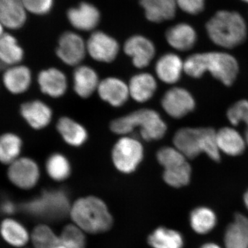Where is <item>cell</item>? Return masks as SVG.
Wrapping results in <instances>:
<instances>
[{"label":"cell","mask_w":248,"mask_h":248,"mask_svg":"<svg viewBox=\"0 0 248 248\" xmlns=\"http://www.w3.org/2000/svg\"><path fill=\"white\" fill-rule=\"evenodd\" d=\"M184 71L193 78H200L206 72L226 86L234 83L239 72L236 59L223 52H208L190 55L184 62Z\"/></svg>","instance_id":"obj_1"},{"label":"cell","mask_w":248,"mask_h":248,"mask_svg":"<svg viewBox=\"0 0 248 248\" xmlns=\"http://www.w3.org/2000/svg\"><path fill=\"white\" fill-rule=\"evenodd\" d=\"M110 130L117 135L126 136L140 128L141 138L146 141L161 140L167 132V125L155 110L142 108L119 117L110 123Z\"/></svg>","instance_id":"obj_2"},{"label":"cell","mask_w":248,"mask_h":248,"mask_svg":"<svg viewBox=\"0 0 248 248\" xmlns=\"http://www.w3.org/2000/svg\"><path fill=\"white\" fill-rule=\"evenodd\" d=\"M205 29L212 42L222 48H234L247 38L246 21L235 11H218L207 22Z\"/></svg>","instance_id":"obj_3"},{"label":"cell","mask_w":248,"mask_h":248,"mask_svg":"<svg viewBox=\"0 0 248 248\" xmlns=\"http://www.w3.org/2000/svg\"><path fill=\"white\" fill-rule=\"evenodd\" d=\"M70 215L74 224L90 234L105 232L110 229L113 223L106 203L95 197L77 200L71 205Z\"/></svg>","instance_id":"obj_4"},{"label":"cell","mask_w":248,"mask_h":248,"mask_svg":"<svg viewBox=\"0 0 248 248\" xmlns=\"http://www.w3.org/2000/svg\"><path fill=\"white\" fill-rule=\"evenodd\" d=\"M173 143L187 159H195L204 153L210 159L219 161L216 131L212 128H183L174 134Z\"/></svg>","instance_id":"obj_5"},{"label":"cell","mask_w":248,"mask_h":248,"mask_svg":"<svg viewBox=\"0 0 248 248\" xmlns=\"http://www.w3.org/2000/svg\"><path fill=\"white\" fill-rule=\"evenodd\" d=\"M26 213L48 220H59L71 211V205L63 190H45L40 197L21 205Z\"/></svg>","instance_id":"obj_6"},{"label":"cell","mask_w":248,"mask_h":248,"mask_svg":"<svg viewBox=\"0 0 248 248\" xmlns=\"http://www.w3.org/2000/svg\"><path fill=\"white\" fill-rule=\"evenodd\" d=\"M144 156V149L137 139L123 136L112 148V160L120 172L130 174L136 170Z\"/></svg>","instance_id":"obj_7"},{"label":"cell","mask_w":248,"mask_h":248,"mask_svg":"<svg viewBox=\"0 0 248 248\" xmlns=\"http://www.w3.org/2000/svg\"><path fill=\"white\" fill-rule=\"evenodd\" d=\"M10 182L19 188L29 190L37 185L40 177V170L35 160L20 156L9 165L7 171Z\"/></svg>","instance_id":"obj_8"},{"label":"cell","mask_w":248,"mask_h":248,"mask_svg":"<svg viewBox=\"0 0 248 248\" xmlns=\"http://www.w3.org/2000/svg\"><path fill=\"white\" fill-rule=\"evenodd\" d=\"M161 107L165 112L174 119H181L195 110L193 96L187 90L174 87L165 93L161 99Z\"/></svg>","instance_id":"obj_9"},{"label":"cell","mask_w":248,"mask_h":248,"mask_svg":"<svg viewBox=\"0 0 248 248\" xmlns=\"http://www.w3.org/2000/svg\"><path fill=\"white\" fill-rule=\"evenodd\" d=\"M86 45L78 34L71 31L63 32L59 40L57 55L68 66H78L86 57Z\"/></svg>","instance_id":"obj_10"},{"label":"cell","mask_w":248,"mask_h":248,"mask_svg":"<svg viewBox=\"0 0 248 248\" xmlns=\"http://www.w3.org/2000/svg\"><path fill=\"white\" fill-rule=\"evenodd\" d=\"M86 49L90 56L99 62L111 63L117 58L120 45L113 37L102 31H96L89 37Z\"/></svg>","instance_id":"obj_11"},{"label":"cell","mask_w":248,"mask_h":248,"mask_svg":"<svg viewBox=\"0 0 248 248\" xmlns=\"http://www.w3.org/2000/svg\"><path fill=\"white\" fill-rule=\"evenodd\" d=\"M124 50L132 59L134 66L140 69L146 68L151 63L156 52L153 42L140 35L132 36L125 41Z\"/></svg>","instance_id":"obj_12"},{"label":"cell","mask_w":248,"mask_h":248,"mask_svg":"<svg viewBox=\"0 0 248 248\" xmlns=\"http://www.w3.org/2000/svg\"><path fill=\"white\" fill-rule=\"evenodd\" d=\"M67 18L76 29L89 31L97 27L100 22L101 14L94 5L82 1L76 7L68 10Z\"/></svg>","instance_id":"obj_13"},{"label":"cell","mask_w":248,"mask_h":248,"mask_svg":"<svg viewBox=\"0 0 248 248\" xmlns=\"http://www.w3.org/2000/svg\"><path fill=\"white\" fill-rule=\"evenodd\" d=\"M97 91L103 101L115 108L124 106L130 97L128 84L113 77L100 81Z\"/></svg>","instance_id":"obj_14"},{"label":"cell","mask_w":248,"mask_h":248,"mask_svg":"<svg viewBox=\"0 0 248 248\" xmlns=\"http://www.w3.org/2000/svg\"><path fill=\"white\" fill-rule=\"evenodd\" d=\"M21 115L26 122L35 130L48 126L53 118V112L48 104L40 100L24 103L20 108Z\"/></svg>","instance_id":"obj_15"},{"label":"cell","mask_w":248,"mask_h":248,"mask_svg":"<svg viewBox=\"0 0 248 248\" xmlns=\"http://www.w3.org/2000/svg\"><path fill=\"white\" fill-rule=\"evenodd\" d=\"M32 78L29 67L19 63L8 67L3 72L2 83L11 94H22L30 89Z\"/></svg>","instance_id":"obj_16"},{"label":"cell","mask_w":248,"mask_h":248,"mask_svg":"<svg viewBox=\"0 0 248 248\" xmlns=\"http://www.w3.org/2000/svg\"><path fill=\"white\" fill-rule=\"evenodd\" d=\"M37 83L41 91L50 97H61L68 89L66 76L56 68L41 71L37 76Z\"/></svg>","instance_id":"obj_17"},{"label":"cell","mask_w":248,"mask_h":248,"mask_svg":"<svg viewBox=\"0 0 248 248\" xmlns=\"http://www.w3.org/2000/svg\"><path fill=\"white\" fill-rule=\"evenodd\" d=\"M184 71V62L177 54H164L156 62L155 73L165 84H173L181 79Z\"/></svg>","instance_id":"obj_18"},{"label":"cell","mask_w":248,"mask_h":248,"mask_svg":"<svg viewBox=\"0 0 248 248\" xmlns=\"http://www.w3.org/2000/svg\"><path fill=\"white\" fill-rule=\"evenodd\" d=\"M27 11L22 0H0V23L11 30L20 29L27 21Z\"/></svg>","instance_id":"obj_19"},{"label":"cell","mask_w":248,"mask_h":248,"mask_svg":"<svg viewBox=\"0 0 248 248\" xmlns=\"http://www.w3.org/2000/svg\"><path fill=\"white\" fill-rule=\"evenodd\" d=\"M166 38L173 48L179 51H187L195 45L197 34L190 24L179 23L166 31Z\"/></svg>","instance_id":"obj_20"},{"label":"cell","mask_w":248,"mask_h":248,"mask_svg":"<svg viewBox=\"0 0 248 248\" xmlns=\"http://www.w3.org/2000/svg\"><path fill=\"white\" fill-rule=\"evenodd\" d=\"M128 86L130 97L139 103L151 100L157 89L154 76L148 73H139L132 77Z\"/></svg>","instance_id":"obj_21"},{"label":"cell","mask_w":248,"mask_h":248,"mask_svg":"<svg viewBox=\"0 0 248 248\" xmlns=\"http://www.w3.org/2000/svg\"><path fill=\"white\" fill-rule=\"evenodd\" d=\"M100 81L97 72L89 66L77 67L73 73V88L80 97L89 98L97 91Z\"/></svg>","instance_id":"obj_22"},{"label":"cell","mask_w":248,"mask_h":248,"mask_svg":"<svg viewBox=\"0 0 248 248\" xmlns=\"http://www.w3.org/2000/svg\"><path fill=\"white\" fill-rule=\"evenodd\" d=\"M218 150L230 156H239L246 149L245 138L234 128L224 127L216 132Z\"/></svg>","instance_id":"obj_23"},{"label":"cell","mask_w":248,"mask_h":248,"mask_svg":"<svg viewBox=\"0 0 248 248\" xmlns=\"http://www.w3.org/2000/svg\"><path fill=\"white\" fill-rule=\"evenodd\" d=\"M226 248H248V218L236 214L227 228L224 236Z\"/></svg>","instance_id":"obj_24"},{"label":"cell","mask_w":248,"mask_h":248,"mask_svg":"<svg viewBox=\"0 0 248 248\" xmlns=\"http://www.w3.org/2000/svg\"><path fill=\"white\" fill-rule=\"evenodd\" d=\"M57 130L67 144L79 147L88 140V132L81 124L68 117H61L57 123Z\"/></svg>","instance_id":"obj_25"},{"label":"cell","mask_w":248,"mask_h":248,"mask_svg":"<svg viewBox=\"0 0 248 248\" xmlns=\"http://www.w3.org/2000/svg\"><path fill=\"white\" fill-rule=\"evenodd\" d=\"M24 50L11 34L0 36V62L6 67L19 64L24 59Z\"/></svg>","instance_id":"obj_26"},{"label":"cell","mask_w":248,"mask_h":248,"mask_svg":"<svg viewBox=\"0 0 248 248\" xmlns=\"http://www.w3.org/2000/svg\"><path fill=\"white\" fill-rule=\"evenodd\" d=\"M190 226L199 234H206L217 226L216 214L211 208L205 206L194 209L190 216Z\"/></svg>","instance_id":"obj_27"},{"label":"cell","mask_w":248,"mask_h":248,"mask_svg":"<svg viewBox=\"0 0 248 248\" xmlns=\"http://www.w3.org/2000/svg\"><path fill=\"white\" fill-rule=\"evenodd\" d=\"M23 142L20 137L13 133H6L0 136V162L5 165L12 164L20 157Z\"/></svg>","instance_id":"obj_28"},{"label":"cell","mask_w":248,"mask_h":248,"mask_svg":"<svg viewBox=\"0 0 248 248\" xmlns=\"http://www.w3.org/2000/svg\"><path fill=\"white\" fill-rule=\"evenodd\" d=\"M0 232L5 241L15 247H22L29 241V235L26 228L12 218L3 221Z\"/></svg>","instance_id":"obj_29"},{"label":"cell","mask_w":248,"mask_h":248,"mask_svg":"<svg viewBox=\"0 0 248 248\" xmlns=\"http://www.w3.org/2000/svg\"><path fill=\"white\" fill-rule=\"evenodd\" d=\"M148 244L153 248H183L184 239L179 232L159 228L150 235Z\"/></svg>","instance_id":"obj_30"},{"label":"cell","mask_w":248,"mask_h":248,"mask_svg":"<svg viewBox=\"0 0 248 248\" xmlns=\"http://www.w3.org/2000/svg\"><path fill=\"white\" fill-rule=\"evenodd\" d=\"M46 170L49 177L56 182L66 180L71 172L69 161L61 153H54L49 156L46 163Z\"/></svg>","instance_id":"obj_31"},{"label":"cell","mask_w":248,"mask_h":248,"mask_svg":"<svg viewBox=\"0 0 248 248\" xmlns=\"http://www.w3.org/2000/svg\"><path fill=\"white\" fill-rule=\"evenodd\" d=\"M192 169L187 161L174 167L164 169L163 179L171 187H182L187 186L190 182Z\"/></svg>","instance_id":"obj_32"},{"label":"cell","mask_w":248,"mask_h":248,"mask_svg":"<svg viewBox=\"0 0 248 248\" xmlns=\"http://www.w3.org/2000/svg\"><path fill=\"white\" fill-rule=\"evenodd\" d=\"M35 248H53L60 244V236L46 225L36 227L31 235Z\"/></svg>","instance_id":"obj_33"},{"label":"cell","mask_w":248,"mask_h":248,"mask_svg":"<svg viewBox=\"0 0 248 248\" xmlns=\"http://www.w3.org/2000/svg\"><path fill=\"white\" fill-rule=\"evenodd\" d=\"M60 244L66 248H85L86 240L85 232L76 224L67 225L60 236Z\"/></svg>","instance_id":"obj_34"},{"label":"cell","mask_w":248,"mask_h":248,"mask_svg":"<svg viewBox=\"0 0 248 248\" xmlns=\"http://www.w3.org/2000/svg\"><path fill=\"white\" fill-rule=\"evenodd\" d=\"M156 159L164 169L184 164L187 158L175 147L166 146L160 148L156 153Z\"/></svg>","instance_id":"obj_35"},{"label":"cell","mask_w":248,"mask_h":248,"mask_svg":"<svg viewBox=\"0 0 248 248\" xmlns=\"http://www.w3.org/2000/svg\"><path fill=\"white\" fill-rule=\"evenodd\" d=\"M227 117L233 125L244 122L247 127L245 133H248V101L241 100L236 102L228 109Z\"/></svg>","instance_id":"obj_36"},{"label":"cell","mask_w":248,"mask_h":248,"mask_svg":"<svg viewBox=\"0 0 248 248\" xmlns=\"http://www.w3.org/2000/svg\"><path fill=\"white\" fill-rule=\"evenodd\" d=\"M140 3L144 10L145 16L148 21L154 23H161L164 21L157 0H140Z\"/></svg>","instance_id":"obj_37"},{"label":"cell","mask_w":248,"mask_h":248,"mask_svg":"<svg viewBox=\"0 0 248 248\" xmlns=\"http://www.w3.org/2000/svg\"><path fill=\"white\" fill-rule=\"evenodd\" d=\"M26 10L31 14L44 16L51 11L54 0H22Z\"/></svg>","instance_id":"obj_38"},{"label":"cell","mask_w":248,"mask_h":248,"mask_svg":"<svg viewBox=\"0 0 248 248\" xmlns=\"http://www.w3.org/2000/svg\"><path fill=\"white\" fill-rule=\"evenodd\" d=\"M205 0H177V4L186 14L197 15L205 9Z\"/></svg>","instance_id":"obj_39"},{"label":"cell","mask_w":248,"mask_h":248,"mask_svg":"<svg viewBox=\"0 0 248 248\" xmlns=\"http://www.w3.org/2000/svg\"><path fill=\"white\" fill-rule=\"evenodd\" d=\"M164 20H170L175 17L177 0H157Z\"/></svg>","instance_id":"obj_40"},{"label":"cell","mask_w":248,"mask_h":248,"mask_svg":"<svg viewBox=\"0 0 248 248\" xmlns=\"http://www.w3.org/2000/svg\"><path fill=\"white\" fill-rule=\"evenodd\" d=\"M0 210L6 215H12L16 211V205L11 201L5 200L1 203Z\"/></svg>","instance_id":"obj_41"},{"label":"cell","mask_w":248,"mask_h":248,"mask_svg":"<svg viewBox=\"0 0 248 248\" xmlns=\"http://www.w3.org/2000/svg\"><path fill=\"white\" fill-rule=\"evenodd\" d=\"M200 248H222L221 246H218V244L215 243L209 242L206 244H203Z\"/></svg>","instance_id":"obj_42"},{"label":"cell","mask_w":248,"mask_h":248,"mask_svg":"<svg viewBox=\"0 0 248 248\" xmlns=\"http://www.w3.org/2000/svg\"><path fill=\"white\" fill-rule=\"evenodd\" d=\"M244 201L245 205H246V208H247L248 211V190L246 191V193H245L244 197Z\"/></svg>","instance_id":"obj_43"},{"label":"cell","mask_w":248,"mask_h":248,"mask_svg":"<svg viewBox=\"0 0 248 248\" xmlns=\"http://www.w3.org/2000/svg\"><path fill=\"white\" fill-rule=\"evenodd\" d=\"M3 33H4V27L0 23V36L2 35Z\"/></svg>","instance_id":"obj_44"},{"label":"cell","mask_w":248,"mask_h":248,"mask_svg":"<svg viewBox=\"0 0 248 248\" xmlns=\"http://www.w3.org/2000/svg\"><path fill=\"white\" fill-rule=\"evenodd\" d=\"M53 248H66L64 246H63V245L60 244L58 245V246H55V247Z\"/></svg>","instance_id":"obj_45"},{"label":"cell","mask_w":248,"mask_h":248,"mask_svg":"<svg viewBox=\"0 0 248 248\" xmlns=\"http://www.w3.org/2000/svg\"><path fill=\"white\" fill-rule=\"evenodd\" d=\"M241 1H244V2L248 3V0H241Z\"/></svg>","instance_id":"obj_46"}]
</instances>
